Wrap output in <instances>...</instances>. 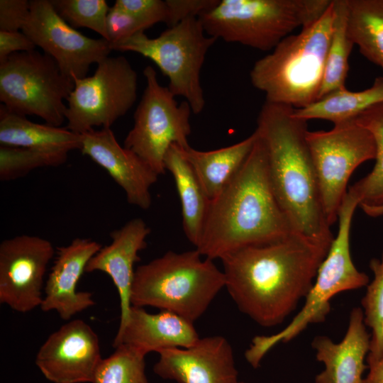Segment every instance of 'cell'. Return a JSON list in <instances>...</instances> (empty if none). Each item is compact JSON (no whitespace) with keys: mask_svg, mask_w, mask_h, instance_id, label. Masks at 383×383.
I'll return each instance as SVG.
<instances>
[{"mask_svg":"<svg viewBox=\"0 0 383 383\" xmlns=\"http://www.w3.org/2000/svg\"><path fill=\"white\" fill-rule=\"evenodd\" d=\"M67 155L65 152L0 145V179L11 181L37 168L59 166L66 162Z\"/></svg>","mask_w":383,"mask_h":383,"instance_id":"31","label":"cell"},{"mask_svg":"<svg viewBox=\"0 0 383 383\" xmlns=\"http://www.w3.org/2000/svg\"><path fill=\"white\" fill-rule=\"evenodd\" d=\"M150 229L140 218L128 221L110 234L111 243L89 261L85 272L100 271L112 279L119 295L121 318L119 327L128 319L131 308V294L134 278V265L140 260L138 253L147 246Z\"/></svg>","mask_w":383,"mask_h":383,"instance_id":"19","label":"cell"},{"mask_svg":"<svg viewBox=\"0 0 383 383\" xmlns=\"http://www.w3.org/2000/svg\"><path fill=\"white\" fill-rule=\"evenodd\" d=\"M164 164L176 184L181 202L184 234L196 248L202 235L210 200L177 145H172L169 148L165 156Z\"/></svg>","mask_w":383,"mask_h":383,"instance_id":"24","label":"cell"},{"mask_svg":"<svg viewBox=\"0 0 383 383\" xmlns=\"http://www.w3.org/2000/svg\"><path fill=\"white\" fill-rule=\"evenodd\" d=\"M199 336L194 323L170 311L147 312L132 306L125 324L118 328L113 347L125 344L144 354L173 348H187Z\"/></svg>","mask_w":383,"mask_h":383,"instance_id":"21","label":"cell"},{"mask_svg":"<svg viewBox=\"0 0 383 383\" xmlns=\"http://www.w3.org/2000/svg\"><path fill=\"white\" fill-rule=\"evenodd\" d=\"M383 102V77L375 78L373 84L363 91H351L346 88L334 91L302 109H294V116L309 121L323 119L333 124L355 118L370 106Z\"/></svg>","mask_w":383,"mask_h":383,"instance_id":"25","label":"cell"},{"mask_svg":"<svg viewBox=\"0 0 383 383\" xmlns=\"http://www.w3.org/2000/svg\"><path fill=\"white\" fill-rule=\"evenodd\" d=\"M333 1L301 32L284 38L250 72L252 86L265 101L302 109L317 101L333 33Z\"/></svg>","mask_w":383,"mask_h":383,"instance_id":"4","label":"cell"},{"mask_svg":"<svg viewBox=\"0 0 383 383\" xmlns=\"http://www.w3.org/2000/svg\"><path fill=\"white\" fill-rule=\"evenodd\" d=\"M217 39L208 35L199 18H188L156 38L144 30L114 43L112 50L133 52L154 62L168 78V88L184 98L194 114L205 106L201 71L210 48Z\"/></svg>","mask_w":383,"mask_h":383,"instance_id":"8","label":"cell"},{"mask_svg":"<svg viewBox=\"0 0 383 383\" xmlns=\"http://www.w3.org/2000/svg\"><path fill=\"white\" fill-rule=\"evenodd\" d=\"M367 367L369 372L362 383H383V356Z\"/></svg>","mask_w":383,"mask_h":383,"instance_id":"38","label":"cell"},{"mask_svg":"<svg viewBox=\"0 0 383 383\" xmlns=\"http://www.w3.org/2000/svg\"><path fill=\"white\" fill-rule=\"evenodd\" d=\"M147 28L143 21L131 13L114 4L110 7L106 17V30L110 43L128 38Z\"/></svg>","mask_w":383,"mask_h":383,"instance_id":"33","label":"cell"},{"mask_svg":"<svg viewBox=\"0 0 383 383\" xmlns=\"http://www.w3.org/2000/svg\"><path fill=\"white\" fill-rule=\"evenodd\" d=\"M306 138L331 226L338 221L350 176L361 164L375 159V142L371 133L354 119L335 123L329 131H308Z\"/></svg>","mask_w":383,"mask_h":383,"instance_id":"12","label":"cell"},{"mask_svg":"<svg viewBox=\"0 0 383 383\" xmlns=\"http://www.w3.org/2000/svg\"><path fill=\"white\" fill-rule=\"evenodd\" d=\"M114 5L131 13L143 21L148 28L157 23H167L168 8L166 1L116 0Z\"/></svg>","mask_w":383,"mask_h":383,"instance_id":"34","label":"cell"},{"mask_svg":"<svg viewBox=\"0 0 383 383\" xmlns=\"http://www.w3.org/2000/svg\"><path fill=\"white\" fill-rule=\"evenodd\" d=\"M35 47L22 31L0 30V62L15 52L31 51Z\"/></svg>","mask_w":383,"mask_h":383,"instance_id":"37","label":"cell"},{"mask_svg":"<svg viewBox=\"0 0 383 383\" xmlns=\"http://www.w3.org/2000/svg\"><path fill=\"white\" fill-rule=\"evenodd\" d=\"M353 119L372 135L376 162L367 175L351 187L360 199V206H379L383 204V102L370 106Z\"/></svg>","mask_w":383,"mask_h":383,"instance_id":"28","label":"cell"},{"mask_svg":"<svg viewBox=\"0 0 383 383\" xmlns=\"http://www.w3.org/2000/svg\"><path fill=\"white\" fill-rule=\"evenodd\" d=\"M348 4L351 40L383 70V0H348Z\"/></svg>","mask_w":383,"mask_h":383,"instance_id":"26","label":"cell"},{"mask_svg":"<svg viewBox=\"0 0 383 383\" xmlns=\"http://www.w3.org/2000/svg\"><path fill=\"white\" fill-rule=\"evenodd\" d=\"M82 135L67 128L39 124L0 106V145L69 153L80 150Z\"/></svg>","mask_w":383,"mask_h":383,"instance_id":"23","label":"cell"},{"mask_svg":"<svg viewBox=\"0 0 383 383\" xmlns=\"http://www.w3.org/2000/svg\"><path fill=\"white\" fill-rule=\"evenodd\" d=\"M331 1L219 0L199 19L211 37L269 51L294 30L317 21Z\"/></svg>","mask_w":383,"mask_h":383,"instance_id":"7","label":"cell"},{"mask_svg":"<svg viewBox=\"0 0 383 383\" xmlns=\"http://www.w3.org/2000/svg\"><path fill=\"white\" fill-rule=\"evenodd\" d=\"M143 74L146 87L123 146L160 175L165 173V156L172 145L184 148L190 146L188 137L192 132V111L187 101L179 104L169 88L159 83L152 66H146Z\"/></svg>","mask_w":383,"mask_h":383,"instance_id":"10","label":"cell"},{"mask_svg":"<svg viewBox=\"0 0 383 383\" xmlns=\"http://www.w3.org/2000/svg\"><path fill=\"white\" fill-rule=\"evenodd\" d=\"M369 266L373 279L366 286L365 294L361 300L364 321L371 330L370 348L366 358L367 365L383 356V254L381 258L372 259Z\"/></svg>","mask_w":383,"mask_h":383,"instance_id":"29","label":"cell"},{"mask_svg":"<svg viewBox=\"0 0 383 383\" xmlns=\"http://www.w3.org/2000/svg\"><path fill=\"white\" fill-rule=\"evenodd\" d=\"M239 383H245V382H240H240H239Z\"/></svg>","mask_w":383,"mask_h":383,"instance_id":"40","label":"cell"},{"mask_svg":"<svg viewBox=\"0 0 383 383\" xmlns=\"http://www.w3.org/2000/svg\"><path fill=\"white\" fill-rule=\"evenodd\" d=\"M168 8L167 25L172 27L188 18H199L216 6L219 0H165Z\"/></svg>","mask_w":383,"mask_h":383,"instance_id":"35","label":"cell"},{"mask_svg":"<svg viewBox=\"0 0 383 383\" xmlns=\"http://www.w3.org/2000/svg\"><path fill=\"white\" fill-rule=\"evenodd\" d=\"M294 109L265 101L255 131L266 148L274 192L294 231L330 247L334 236L306 141L307 121L295 117Z\"/></svg>","mask_w":383,"mask_h":383,"instance_id":"3","label":"cell"},{"mask_svg":"<svg viewBox=\"0 0 383 383\" xmlns=\"http://www.w3.org/2000/svg\"><path fill=\"white\" fill-rule=\"evenodd\" d=\"M102 360L97 334L84 321L74 319L48 336L35 362L52 383H92Z\"/></svg>","mask_w":383,"mask_h":383,"instance_id":"15","label":"cell"},{"mask_svg":"<svg viewBox=\"0 0 383 383\" xmlns=\"http://www.w3.org/2000/svg\"><path fill=\"white\" fill-rule=\"evenodd\" d=\"M153 370L164 379L177 383H239L233 350L222 335L199 338L187 348L158 353Z\"/></svg>","mask_w":383,"mask_h":383,"instance_id":"16","label":"cell"},{"mask_svg":"<svg viewBox=\"0 0 383 383\" xmlns=\"http://www.w3.org/2000/svg\"><path fill=\"white\" fill-rule=\"evenodd\" d=\"M197 249L167 251L138 266L134 273L131 303L176 313L194 323L226 286L223 270Z\"/></svg>","mask_w":383,"mask_h":383,"instance_id":"5","label":"cell"},{"mask_svg":"<svg viewBox=\"0 0 383 383\" xmlns=\"http://www.w3.org/2000/svg\"><path fill=\"white\" fill-rule=\"evenodd\" d=\"M360 207L369 216L378 217L383 216V204L377 206L360 205Z\"/></svg>","mask_w":383,"mask_h":383,"instance_id":"39","label":"cell"},{"mask_svg":"<svg viewBox=\"0 0 383 383\" xmlns=\"http://www.w3.org/2000/svg\"><path fill=\"white\" fill-rule=\"evenodd\" d=\"M370 339L360 307L351 310L347 331L340 342L335 343L326 335L315 337L311 346L316 360L324 365L315 383H362Z\"/></svg>","mask_w":383,"mask_h":383,"instance_id":"20","label":"cell"},{"mask_svg":"<svg viewBox=\"0 0 383 383\" xmlns=\"http://www.w3.org/2000/svg\"><path fill=\"white\" fill-rule=\"evenodd\" d=\"M360 204L356 193L348 189L338 211L337 235L319 267L303 307L280 331L253 338L245 353L247 362L253 368H257L265 355L278 343L291 341L310 324L323 322L331 311L330 301L335 295L368 284V276L356 268L350 248L353 217Z\"/></svg>","mask_w":383,"mask_h":383,"instance_id":"6","label":"cell"},{"mask_svg":"<svg viewBox=\"0 0 383 383\" xmlns=\"http://www.w3.org/2000/svg\"><path fill=\"white\" fill-rule=\"evenodd\" d=\"M74 87L50 55L35 50L15 52L0 62V101L11 112L35 115L60 127Z\"/></svg>","mask_w":383,"mask_h":383,"instance_id":"9","label":"cell"},{"mask_svg":"<svg viewBox=\"0 0 383 383\" xmlns=\"http://www.w3.org/2000/svg\"><path fill=\"white\" fill-rule=\"evenodd\" d=\"M257 138L255 131L245 139L213 150L201 151L191 146L179 149L196 174L211 201L218 196L240 170Z\"/></svg>","mask_w":383,"mask_h":383,"instance_id":"22","label":"cell"},{"mask_svg":"<svg viewBox=\"0 0 383 383\" xmlns=\"http://www.w3.org/2000/svg\"><path fill=\"white\" fill-rule=\"evenodd\" d=\"M293 233L296 232L274 192L266 148L257 133L240 170L210 201L196 249L213 260L246 247L282 240Z\"/></svg>","mask_w":383,"mask_h":383,"instance_id":"2","label":"cell"},{"mask_svg":"<svg viewBox=\"0 0 383 383\" xmlns=\"http://www.w3.org/2000/svg\"><path fill=\"white\" fill-rule=\"evenodd\" d=\"M82 135L80 151L103 167L124 191L128 203L141 209L152 204L151 187L159 175L138 155L121 146L111 128Z\"/></svg>","mask_w":383,"mask_h":383,"instance_id":"17","label":"cell"},{"mask_svg":"<svg viewBox=\"0 0 383 383\" xmlns=\"http://www.w3.org/2000/svg\"><path fill=\"white\" fill-rule=\"evenodd\" d=\"M30 12V1H0V30L20 31Z\"/></svg>","mask_w":383,"mask_h":383,"instance_id":"36","label":"cell"},{"mask_svg":"<svg viewBox=\"0 0 383 383\" xmlns=\"http://www.w3.org/2000/svg\"><path fill=\"white\" fill-rule=\"evenodd\" d=\"M330 247L293 233L234 251L220 259L225 287L240 311L257 324L278 326L307 296Z\"/></svg>","mask_w":383,"mask_h":383,"instance_id":"1","label":"cell"},{"mask_svg":"<svg viewBox=\"0 0 383 383\" xmlns=\"http://www.w3.org/2000/svg\"><path fill=\"white\" fill-rule=\"evenodd\" d=\"M21 31L73 80L87 77L90 66L112 51L107 40L87 37L70 26L50 0L30 1L29 15Z\"/></svg>","mask_w":383,"mask_h":383,"instance_id":"13","label":"cell"},{"mask_svg":"<svg viewBox=\"0 0 383 383\" xmlns=\"http://www.w3.org/2000/svg\"><path fill=\"white\" fill-rule=\"evenodd\" d=\"M102 360L92 383H150L145 373V354L121 344Z\"/></svg>","mask_w":383,"mask_h":383,"instance_id":"30","label":"cell"},{"mask_svg":"<svg viewBox=\"0 0 383 383\" xmlns=\"http://www.w3.org/2000/svg\"><path fill=\"white\" fill-rule=\"evenodd\" d=\"M67 101L66 128L83 134L96 126L111 128L133 106L138 76L123 56L107 57L91 76L74 79Z\"/></svg>","mask_w":383,"mask_h":383,"instance_id":"11","label":"cell"},{"mask_svg":"<svg viewBox=\"0 0 383 383\" xmlns=\"http://www.w3.org/2000/svg\"><path fill=\"white\" fill-rule=\"evenodd\" d=\"M102 248L89 238H77L57 248L54 264L44 287L40 309L55 311L65 321L95 305L92 294L77 290V283L89 261Z\"/></svg>","mask_w":383,"mask_h":383,"instance_id":"18","label":"cell"},{"mask_svg":"<svg viewBox=\"0 0 383 383\" xmlns=\"http://www.w3.org/2000/svg\"><path fill=\"white\" fill-rule=\"evenodd\" d=\"M52 244L43 238L21 235L0 244V303L20 313L40 306Z\"/></svg>","mask_w":383,"mask_h":383,"instance_id":"14","label":"cell"},{"mask_svg":"<svg viewBox=\"0 0 383 383\" xmlns=\"http://www.w3.org/2000/svg\"><path fill=\"white\" fill-rule=\"evenodd\" d=\"M334 19L322 84L318 99L345 87L348 58L354 45L348 33V0H333Z\"/></svg>","mask_w":383,"mask_h":383,"instance_id":"27","label":"cell"},{"mask_svg":"<svg viewBox=\"0 0 383 383\" xmlns=\"http://www.w3.org/2000/svg\"><path fill=\"white\" fill-rule=\"evenodd\" d=\"M50 1L58 15L72 28H89L108 40L106 17L110 7L106 1L50 0Z\"/></svg>","mask_w":383,"mask_h":383,"instance_id":"32","label":"cell"}]
</instances>
